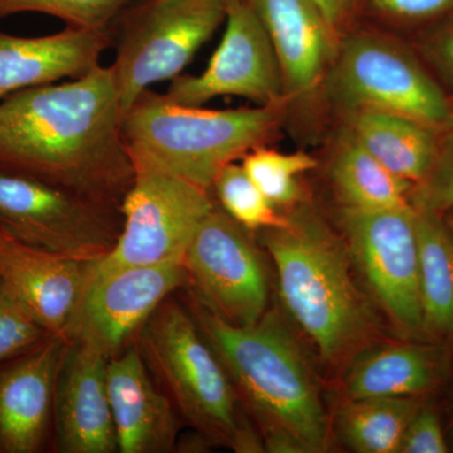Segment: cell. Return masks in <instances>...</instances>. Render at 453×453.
I'll return each mask as SVG.
<instances>
[{
  "label": "cell",
  "mask_w": 453,
  "mask_h": 453,
  "mask_svg": "<svg viewBox=\"0 0 453 453\" xmlns=\"http://www.w3.org/2000/svg\"><path fill=\"white\" fill-rule=\"evenodd\" d=\"M112 65L0 100V173L121 210L135 168L122 138Z\"/></svg>",
  "instance_id": "obj_1"
},
{
  "label": "cell",
  "mask_w": 453,
  "mask_h": 453,
  "mask_svg": "<svg viewBox=\"0 0 453 453\" xmlns=\"http://www.w3.org/2000/svg\"><path fill=\"white\" fill-rule=\"evenodd\" d=\"M225 366L244 411L258 426L265 449L321 453L330 426L320 390L300 345L273 311L234 326L201 301L190 310Z\"/></svg>",
  "instance_id": "obj_2"
},
{
  "label": "cell",
  "mask_w": 453,
  "mask_h": 453,
  "mask_svg": "<svg viewBox=\"0 0 453 453\" xmlns=\"http://www.w3.org/2000/svg\"><path fill=\"white\" fill-rule=\"evenodd\" d=\"M288 219L286 226L261 231L281 299L321 357L338 365L371 338L374 314L354 282L345 243L305 205Z\"/></svg>",
  "instance_id": "obj_3"
},
{
  "label": "cell",
  "mask_w": 453,
  "mask_h": 453,
  "mask_svg": "<svg viewBox=\"0 0 453 453\" xmlns=\"http://www.w3.org/2000/svg\"><path fill=\"white\" fill-rule=\"evenodd\" d=\"M282 107L174 105L148 89L125 110L122 138L134 168L160 170L211 192L220 170L276 138Z\"/></svg>",
  "instance_id": "obj_4"
},
{
  "label": "cell",
  "mask_w": 453,
  "mask_h": 453,
  "mask_svg": "<svg viewBox=\"0 0 453 453\" xmlns=\"http://www.w3.org/2000/svg\"><path fill=\"white\" fill-rule=\"evenodd\" d=\"M135 342L151 377L202 438L238 453L265 451L228 372L190 310L169 296Z\"/></svg>",
  "instance_id": "obj_5"
},
{
  "label": "cell",
  "mask_w": 453,
  "mask_h": 453,
  "mask_svg": "<svg viewBox=\"0 0 453 453\" xmlns=\"http://www.w3.org/2000/svg\"><path fill=\"white\" fill-rule=\"evenodd\" d=\"M324 92L345 116L395 113L441 131L452 129L442 85L417 50L381 32L351 28L342 35Z\"/></svg>",
  "instance_id": "obj_6"
},
{
  "label": "cell",
  "mask_w": 453,
  "mask_h": 453,
  "mask_svg": "<svg viewBox=\"0 0 453 453\" xmlns=\"http://www.w3.org/2000/svg\"><path fill=\"white\" fill-rule=\"evenodd\" d=\"M228 0H131L109 27L122 109L183 73L225 23Z\"/></svg>",
  "instance_id": "obj_7"
},
{
  "label": "cell",
  "mask_w": 453,
  "mask_h": 453,
  "mask_svg": "<svg viewBox=\"0 0 453 453\" xmlns=\"http://www.w3.org/2000/svg\"><path fill=\"white\" fill-rule=\"evenodd\" d=\"M0 228L53 255L97 262L118 242L122 214L70 190L0 173Z\"/></svg>",
  "instance_id": "obj_8"
},
{
  "label": "cell",
  "mask_w": 453,
  "mask_h": 453,
  "mask_svg": "<svg viewBox=\"0 0 453 453\" xmlns=\"http://www.w3.org/2000/svg\"><path fill=\"white\" fill-rule=\"evenodd\" d=\"M214 207L208 190L160 170L135 166V178L121 204L118 242L106 257L95 262L89 276L183 262L196 232Z\"/></svg>",
  "instance_id": "obj_9"
},
{
  "label": "cell",
  "mask_w": 453,
  "mask_h": 453,
  "mask_svg": "<svg viewBox=\"0 0 453 453\" xmlns=\"http://www.w3.org/2000/svg\"><path fill=\"white\" fill-rule=\"evenodd\" d=\"M340 226L351 262L392 323L403 332L423 333L414 207L375 211L342 207Z\"/></svg>",
  "instance_id": "obj_10"
},
{
  "label": "cell",
  "mask_w": 453,
  "mask_h": 453,
  "mask_svg": "<svg viewBox=\"0 0 453 453\" xmlns=\"http://www.w3.org/2000/svg\"><path fill=\"white\" fill-rule=\"evenodd\" d=\"M183 265L198 300L226 323L250 326L266 314L268 283L258 250L249 231L217 205L196 232Z\"/></svg>",
  "instance_id": "obj_11"
},
{
  "label": "cell",
  "mask_w": 453,
  "mask_h": 453,
  "mask_svg": "<svg viewBox=\"0 0 453 453\" xmlns=\"http://www.w3.org/2000/svg\"><path fill=\"white\" fill-rule=\"evenodd\" d=\"M225 33L201 74H183L162 96L174 105L201 107L217 97H242L257 105L285 106L281 71L273 44L244 0H228Z\"/></svg>",
  "instance_id": "obj_12"
},
{
  "label": "cell",
  "mask_w": 453,
  "mask_h": 453,
  "mask_svg": "<svg viewBox=\"0 0 453 453\" xmlns=\"http://www.w3.org/2000/svg\"><path fill=\"white\" fill-rule=\"evenodd\" d=\"M187 283L183 262L175 261L89 276L65 338L94 345L111 359L163 301Z\"/></svg>",
  "instance_id": "obj_13"
},
{
  "label": "cell",
  "mask_w": 453,
  "mask_h": 453,
  "mask_svg": "<svg viewBox=\"0 0 453 453\" xmlns=\"http://www.w3.org/2000/svg\"><path fill=\"white\" fill-rule=\"evenodd\" d=\"M264 26L281 71L286 103L324 91L342 37L316 0H244Z\"/></svg>",
  "instance_id": "obj_14"
},
{
  "label": "cell",
  "mask_w": 453,
  "mask_h": 453,
  "mask_svg": "<svg viewBox=\"0 0 453 453\" xmlns=\"http://www.w3.org/2000/svg\"><path fill=\"white\" fill-rule=\"evenodd\" d=\"M110 357L88 342H68L55 389L53 422L57 451H118L107 392Z\"/></svg>",
  "instance_id": "obj_15"
},
{
  "label": "cell",
  "mask_w": 453,
  "mask_h": 453,
  "mask_svg": "<svg viewBox=\"0 0 453 453\" xmlns=\"http://www.w3.org/2000/svg\"><path fill=\"white\" fill-rule=\"evenodd\" d=\"M94 264L35 249L0 228V281L50 335L65 338Z\"/></svg>",
  "instance_id": "obj_16"
},
{
  "label": "cell",
  "mask_w": 453,
  "mask_h": 453,
  "mask_svg": "<svg viewBox=\"0 0 453 453\" xmlns=\"http://www.w3.org/2000/svg\"><path fill=\"white\" fill-rule=\"evenodd\" d=\"M68 340L49 335L0 369V452H40Z\"/></svg>",
  "instance_id": "obj_17"
},
{
  "label": "cell",
  "mask_w": 453,
  "mask_h": 453,
  "mask_svg": "<svg viewBox=\"0 0 453 453\" xmlns=\"http://www.w3.org/2000/svg\"><path fill=\"white\" fill-rule=\"evenodd\" d=\"M106 378L118 451L172 452L177 443L179 414L169 396L151 380L138 348L111 357Z\"/></svg>",
  "instance_id": "obj_18"
},
{
  "label": "cell",
  "mask_w": 453,
  "mask_h": 453,
  "mask_svg": "<svg viewBox=\"0 0 453 453\" xmlns=\"http://www.w3.org/2000/svg\"><path fill=\"white\" fill-rule=\"evenodd\" d=\"M110 46L109 29L65 26L42 37L0 32V100L22 89L81 79L100 65Z\"/></svg>",
  "instance_id": "obj_19"
},
{
  "label": "cell",
  "mask_w": 453,
  "mask_h": 453,
  "mask_svg": "<svg viewBox=\"0 0 453 453\" xmlns=\"http://www.w3.org/2000/svg\"><path fill=\"white\" fill-rule=\"evenodd\" d=\"M445 354L432 345H384L351 366L345 380L348 399L421 398L437 388Z\"/></svg>",
  "instance_id": "obj_20"
},
{
  "label": "cell",
  "mask_w": 453,
  "mask_h": 453,
  "mask_svg": "<svg viewBox=\"0 0 453 453\" xmlns=\"http://www.w3.org/2000/svg\"><path fill=\"white\" fill-rule=\"evenodd\" d=\"M345 127L381 165L413 187L431 174L446 133L414 119L377 111L349 115Z\"/></svg>",
  "instance_id": "obj_21"
},
{
  "label": "cell",
  "mask_w": 453,
  "mask_h": 453,
  "mask_svg": "<svg viewBox=\"0 0 453 453\" xmlns=\"http://www.w3.org/2000/svg\"><path fill=\"white\" fill-rule=\"evenodd\" d=\"M329 172L342 207L365 211L413 207L412 184L381 165L347 127L334 142Z\"/></svg>",
  "instance_id": "obj_22"
},
{
  "label": "cell",
  "mask_w": 453,
  "mask_h": 453,
  "mask_svg": "<svg viewBox=\"0 0 453 453\" xmlns=\"http://www.w3.org/2000/svg\"><path fill=\"white\" fill-rule=\"evenodd\" d=\"M416 210L423 333L453 338V235L438 211Z\"/></svg>",
  "instance_id": "obj_23"
},
{
  "label": "cell",
  "mask_w": 453,
  "mask_h": 453,
  "mask_svg": "<svg viewBox=\"0 0 453 453\" xmlns=\"http://www.w3.org/2000/svg\"><path fill=\"white\" fill-rule=\"evenodd\" d=\"M419 398L348 399L336 414L340 440L359 453H398Z\"/></svg>",
  "instance_id": "obj_24"
},
{
  "label": "cell",
  "mask_w": 453,
  "mask_h": 453,
  "mask_svg": "<svg viewBox=\"0 0 453 453\" xmlns=\"http://www.w3.org/2000/svg\"><path fill=\"white\" fill-rule=\"evenodd\" d=\"M243 169L268 201L277 208H295L303 201L301 174L318 168L314 157L303 151L282 153L258 146L241 160Z\"/></svg>",
  "instance_id": "obj_25"
},
{
  "label": "cell",
  "mask_w": 453,
  "mask_h": 453,
  "mask_svg": "<svg viewBox=\"0 0 453 453\" xmlns=\"http://www.w3.org/2000/svg\"><path fill=\"white\" fill-rule=\"evenodd\" d=\"M222 210L249 232L280 228L288 225V216L280 213L249 177L242 164H228L220 170L213 188Z\"/></svg>",
  "instance_id": "obj_26"
},
{
  "label": "cell",
  "mask_w": 453,
  "mask_h": 453,
  "mask_svg": "<svg viewBox=\"0 0 453 453\" xmlns=\"http://www.w3.org/2000/svg\"><path fill=\"white\" fill-rule=\"evenodd\" d=\"M131 0H0V20L20 13H41L65 26L109 29Z\"/></svg>",
  "instance_id": "obj_27"
},
{
  "label": "cell",
  "mask_w": 453,
  "mask_h": 453,
  "mask_svg": "<svg viewBox=\"0 0 453 453\" xmlns=\"http://www.w3.org/2000/svg\"><path fill=\"white\" fill-rule=\"evenodd\" d=\"M49 335L0 281V363L25 353Z\"/></svg>",
  "instance_id": "obj_28"
},
{
  "label": "cell",
  "mask_w": 453,
  "mask_h": 453,
  "mask_svg": "<svg viewBox=\"0 0 453 453\" xmlns=\"http://www.w3.org/2000/svg\"><path fill=\"white\" fill-rule=\"evenodd\" d=\"M396 28L421 29L453 13V0H363L362 11Z\"/></svg>",
  "instance_id": "obj_29"
},
{
  "label": "cell",
  "mask_w": 453,
  "mask_h": 453,
  "mask_svg": "<svg viewBox=\"0 0 453 453\" xmlns=\"http://www.w3.org/2000/svg\"><path fill=\"white\" fill-rule=\"evenodd\" d=\"M414 208L445 213L453 210V129L441 140L440 151L428 178L413 188Z\"/></svg>",
  "instance_id": "obj_30"
},
{
  "label": "cell",
  "mask_w": 453,
  "mask_h": 453,
  "mask_svg": "<svg viewBox=\"0 0 453 453\" xmlns=\"http://www.w3.org/2000/svg\"><path fill=\"white\" fill-rule=\"evenodd\" d=\"M418 32L417 53L453 92V13Z\"/></svg>",
  "instance_id": "obj_31"
},
{
  "label": "cell",
  "mask_w": 453,
  "mask_h": 453,
  "mask_svg": "<svg viewBox=\"0 0 453 453\" xmlns=\"http://www.w3.org/2000/svg\"><path fill=\"white\" fill-rule=\"evenodd\" d=\"M446 443L442 426L436 411L422 407L417 411L405 429L398 453H446Z\"/></svg>",
  "instance_id": "obj_32"
},
{
  "label": "cell",
  "mask_w": 453,
  "mask_h": 453,
  "mask_svg": "<svg viewBox=\"0 0 453 453\" xmlns=\"http://www.w3.org/2000/svg\"><path fill=\"white\" fill-rule=\"evenodd\" d=\"M316 3L340 37L353 28L354 20L363 7V0H316Z\"/></svg>",
  "instance_id": "obj_33"
},
{
  "label": "cell",
  "mask_w": 453,
  "mask_h": 453,
  "mask_svg": "<svg viewBox=\"0 0 453 453\" xmlns=\"http://www.w3.org/2000/svg\"><path fill=\"white\" fill-rule=\"evenodd\" d=\"M443 217H445L447 226H449V231H451L453 235V210L445 211V213H443Z\"/></svg>",
  "instance_id": "obj_34"
},
{
  "label": "cell",
  "mask_w": 453,
  "mask_h": 453,
  "mask_svg": "<svg viewBox=\"0 0 453 453\" xmlns=\"http://www.w3.org/2000/svg\"><path fill=\"white\" fill-rule=\"evenodd\" d=\"M449 107H451V119H452V129H453V92L449 94Z\"/></svg>",
  "instance_id": "obj_35"
},
{
  "label": "cell",
  "mask_w": 453,
  "mask_h": 453,
  "mask_svg": "<svg viewBox=\"0 0 453 453\" xmlns=\"http://www.w3.org/2000/svg\"><path fill=\"white\" fill-rule=\"evenodd\" d=\"M452 440H453V426H452Z\"/></svg>",
  "instance_id": "obj_36"
}]
</instances>
